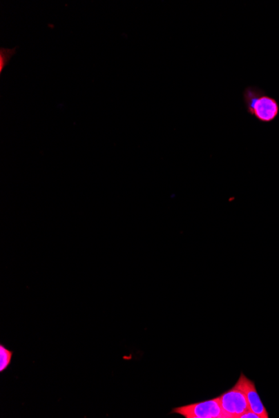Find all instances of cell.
Segmentation results:
<instances>
[{
	"label": "cell",
	"mask_w": 279,
	"mask_h": 418,
	"mask_svg": "<svg viewBox=\"0 0 279 418\" xmlns=\"http://www.w3.org/2000/svg\"><path fill=\"white\" fill-rule=\"evenodd\" d=\"M238 381H240L242 388L244 391L247 398H248L250 410L258 414L260 418H269V412L267 411L264 404H262L254 381L249 379L243 373H241Z\"/></svg>",
	"instance_id": "cell-4"
},
{
	"label": "cell",
	"mask_w": 279,
	"mask_h": 418,
	"mask_svg": "<svg viewBox=\"0 0 279 418\" xmlns=\"http://www.w3.org/2000/svg\"><path fill=\"white\" fill-rule=\"evenodd\" d=\"M16 48L15 49H0V73L3 72V69L10 62V59L15 54Z\"/></svg>",
	"instance_id": "cell-6"
},
{
	"label": "cell",
	"mask_w": 279,
	"mask_h": 418,
	"mask_svg": "<svg viewBox=\"0 0 279 418\" xmlns=\"http://www.w3.org/2000/svg\"><path fill=\"white\" fill-rule=\"evenodd\" d=\"M14 352L0 345V372H3L10 367Z\"/></svg>",
	"instance_id": "cell-5"
},
{
	"label": "cell",
	"mask_w": 279,
	"mask_h": 418,
	"mask_svg": "<svg viewBox=\"0 0 279 418\" xmlns=\"http://www.w3.org/2000/svg\"><path fill=\"white\" fill-rule=\"evenodd\" d=\"M219 398H220L223 411L229 418H240L250 409L248 398L239 381L233 388L229 389L228 392L222 393Z\"/></svg>",
	"instance_id": "cell-3"
},
{
	"label": "cell",
	"mask_w": 279,
	"mask_h": 418,
	"mask_svg": "<svg viewBox=\"0 0 279 418\" xmlns=\"http://www.w3.org/2000/svg\"><path fill=\"white\" fill-rule=\"evenodd\" d=\"M171 413L179 414L185 418H229L223 411L219 397L201 403L175 408Z\"/></svg>",
	"instance_id": "cell-2"
},
{
	"label": "cell",
	"mask_w": 279,
	"mask_h": 418,
	"mask_svg": "<svg viewBox=\"0 0 279 418\" xmlns=\"http://www.w3.org/2000/svg\"><path fill=\"white\" fill-rule=\"evenodd\" d=\"M240 418H260V417H259L258 414L253 412L252 410L249 409V411L243 414Z\"/></svg>",
	"instance_id": "cell-7"
},
{
	"label": "cell",
	"mask_w": 279,
	"mask_h": 418,
	"mask_svg": "<svg viewBox=\"0 0 279 418\" xmlns=\"http://www.w3.org/2000/svg\"><path fill=\"white\" fill-rule=\"evenodd\" d=\"M243 102L247 112L260 123H272L279 115V103L257 86H248L243 90Z\"/></svg>",
	"instance_id": "cell-1"
}]
</instances>
